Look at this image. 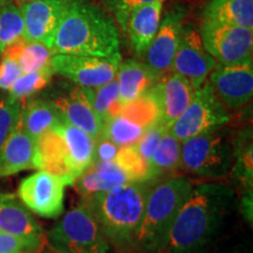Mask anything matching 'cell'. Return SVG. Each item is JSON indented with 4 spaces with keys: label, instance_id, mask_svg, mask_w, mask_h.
Listing matches in <instances>:
<instances>
[{
    "label": "cell",
    "instance_id": "obj_22",
    "mask_svg": "<svg viewBox=\"0 0 253 253\" xmlns=\"http://www.w3.org/2000/svg\"><path fill=\"white\" fill-rule=\"evenodd\" d=\"M128 182L130 181L115 161H94L73 185L77 186L79 194L84 198L99 192L108 191Z\"/></svg>",
    "mask_w": 253,
    "mask_h": 253
},
{
    "label": "cell",
    "instance_id": "obj_16",
    "mask_svg": "<svg viewBox=\"0 0 253 253\" xmlns=\"http://www.w3.org/2000/svg\"><path fill=\"white\" fill-rule=\"evenodd\" d=\"M53 102L58 107L63 121L82 129L95 140L101 137L103 123L93 107L91 88L77 86Z\"/></svg>",
    "mask_w": 253,
    "mask_h": 253
},
{
    "label": "cell",
    "instance_id": "obj_41",
    "mask_svg": "<svg viewBox=\"0 0 253 253\" xmlns=\"http://www.w3.org/2000/svg\"><path fill=\"white\" fill-rule=\"evenodd\" d=\"M230 253H246V252H243V251H238V250H237V251H232V252H230Z\"/></svg>",
    "mask_w": 253,
    "mask_h": 253
},
{
    "label": "cell",
    "instance_id": "obj_29",
    "mask_svg": "<svg viewBox=\"0 0 253 253\" xmlns=\"http://www.w3.org/2000/svg\"><path fill=\"white\" fill-rule=\"evenodd\" d=\"M93 107L102 123L118 116L125 108L120 101L119 84L116 79L102 86L91 88Z\"/></svg>",
    "mask_w": 253,
    "mask_h": 253
},
{
    "label": "cell",
    "instance_id": "obj_12",
    "mask_svg": "<svg viewBox=\"0 0 253 253\" xmlns=\"http://www.w3.org/2000/svg\"><path fill=\"white\" fill-rule=\"evenodd\" d=\"M216 65V59L205 49L197 28L191 25L183 27L170 72L186 78L198 89Z\"/></svg>",
    "mask_w": 253,
    "mask_h": 253
},
{
    "label": "cell",
    "instance_id": "obj_37",
    "mask_svg": "<svg viewBox=\"0 0 253 253\" xmlns=\"http://www.w3.org/2000/svg\"><path fill=\"white\" fill-rule=\"evenodd\" d=\"M119 148L120 147H118L114 142L108 140V138H97L96 143H95L94 161H100V162L114 161L119 151Z\"/></svg>",
    "mask_w": 253,
    "mask_h": 253
},
{
    "label": "cell",
    "instance_id": "obj_19",
    "mask_svg": "<svg viewBox=\"0 0 253 253\" xmlns=\"http://www.w3.org/2000/svg\"><path fill=\"white\" fill-rule=\"evenodd\" d=\"M157 86L162 108V123L170 129L194 99L197 89L188 79L173 72L163 75L158 80Z\"/></svg>",
    "mask_w": 253,
    "mask_h": 253
},
{
    "label": "cell",
    "instance_id": "obj_3",
    "mask_svg": "<svg viewBox=\"0 0 253 253\" xmlns=\"http://www.w3.org/2000/svg\"><path fill=\"white\" fill-rule=\"evenodd\" d=\"M156 181L128 182L108 191L82 198L104 237L119 248L135 245L144 205Z\"/></svg>",
    "mask_w": 253,
    "mask_h": 253
},
{
    "label": "cell",
    "instance_id": "obj_21",
    "mask_svg": "<svg viewBox=\"0 0 253 253\" xmlns=\"http://www.w3.org/2000/svg\"><path fill=\"white\" fill-rule=\"evenodd\" d=\"M115 79L119 84L120 101L125 107L154 87L161 78L147 63L131 59L120 62Z\"/></svg>",
    "mask_w": 253,
    "mask_h": 253
},
{
    "label": "cell",
    "instance_id": "obj_11",
    "mask_svg": "<svg viewBox=\"0 0 253 253\" xmlns=\"http://www.w3.org/2000/svg\"><path fill=\"white\" fill-rule=\"evenodd\" d=\"M66 186L67 183L62 178L39 170L20 182L18 197L31 212L52 219L63 212Z\"/></svg>",
    "mask_w": 253,
    "mask_h": 253
},
{
    "label": "cell",
    "instance_id": "obj_34",
    "mask_svg": "<svg viewBox=\"0 0 253 253\" xmlns=\"http://www.w3.org/2000/svg\"><path fill=\"white\" fill-rule=\"evenodd\" d=\"M168 130H170L168 126H164L162 122H158L153 126H150L148 130H145L144 134L141 136L140 140L134 144L136 150L140 153L141 156L144 158V161L148 162V164H149L150 157L153 155L157 143Z\"/></svg>",
    "mask_w": 253,
    "mask_h": 253
},
{
    "label": "cell",
    "instance_id": "obj_6",
    "mask_svg": "<svg viewBox=\"0 0 253 253\" xmlns=\"http://www.w3.org/2000/svg\"><path fill=\"white\" fill-rule=\"evenodd\" d=\"M232 164V140L223 126L182 141L181 167L186 172L219 179L229 175Z\"/></svg>",
    "mask_w": 253,
    "mask_h": 253
},
{
    "label": "cell",
    "instance_id": "obj_24",
    "mask_svg": "<svg viewBox=\"0 0 253 253\" xmlns=\"http://www.w3.org/2000/svg\"><path fill=\"white\" fill-rule=\"evenodd\" d=\"M203 19L253 30V0H210Z\"/></svg>",
    "mask_w": 253,
    "mask_h": 253
},
{
    "label": "cell",
    "instance_id": "obj_10",
    "mask_svg": "<svg viewBox=\"0 0 253 253\" xmlns=\"http://www.w3.org/2000/svg\"><path fill=\"white\" fill-rule=\"evenodd\" d=\"M121 58H101L82 54H53L50 59L54 74L68 79L79 87L96 88L114 80Z\"/></svg>",
    "mask_w": 253,
    "mask_h": 253
},
{
    "label": "cell",
    "instance_id": "obj_14",
    "mask_svg": "<svg viewBox=\"0 0 253 253\" xmlns=\"http://www.w3.org/2000/svg\"><path fill=\"white\" fill-rule=\"evenodd\" d=\"M184 19L185 11L181 7H173L167 12L164 18L161 19L156 36L145 52V63L160 78L171 69L184 27Z\"/></svg>",
    "mask_w": 253,
    "mask_h": 253
},
{
    "label": "cell",
    "instance_id": "obj_7",
    "mask_svg": "<svg viewBox=\"0 0 253 253\" xmlns=\"http://www.w3.org/2000/svg\"><path fill=\"white\" fill-rule=\"evenodd\" d=\"M53 253H110V243L84 205L69 210L47 233Z\"/></svg>",
    "mask_w": 253,
    "mask_h": 253
},
{
    "label": "cell",
    "instance_id": "obj_30",
    "mask_svg": "<svg viewBox=\"0 0 253 253\" xmlns=\"http://www.w3.org/2000/svg\"><path fill=\"white\" fill-rule=\"evenodd\" d=\"M114 161L125 171L130 182L155 181L151 177L149 164L136 150L134 144L120 147Z\"/></svg>",
    "mask_w": 253,
    "mask_h": 253
},
{
    "label": "cell",
    "instance_id": "obj_42",
    "mask_svg": "<svg viewBox=\"0 0 253 253\" xmlns=\"http://www.w3.org/2000/svg\"><path fill=\"white\" fill-rule=\"evenodd\" d=\"M5 1H7V0H0V4H2V2H5Z\"/></svg>",
    "mask_w": 253,
    "mask_h": 253
},
{
    "label": "cell",
    "instance_id": "obj_17",
    "mask_svg": "<svg viewBox=\"0 0 253 253\" xmlns=\"http://www.w3.org/2000/svg\"><path fill=\"white\" fill-rule=\"evenodd\" d=\"M164 1L166 0H156L132 9L126 19L125 33L135 54L143 56L149 48L161 24Z\"/></svg>",
    "mask_w": 253,
    "mask_h": 253
},
{
    "label": "cell",
    "instance_id": "obj_35",
    "mask_svg": "<svg viewBox=\"0 0 253 253\" xmlns=\"http://www.w3.org/2000/svg\"><path fill=\"white\" fill-rule=\"evenodd\" d=\"M156 0H103L104 6L108 8V11L113 14L115 20L125 32L126 19L132 9L141 7L143 5L151 4Z\"/></svg>",
    "mask_w": 253,
    "mask_h": 253
},
{
    "label": "cell",
    "instance_id": "obj_28",
    "mask_svg": "<svg viewBox=\"0 0 253 253\" xmlns=\"http://www.w3.org/2000/svg\"><path fill=\"white\" fill-rule=\"evenodd\" d=\"M24 34V18L20 8L12 1L0 4V54Z\"/></svg>",
    "mask_w": 253,
    "mask_h": 253
},
{
    "label": "cell",
    "instance_id": "obj_38",
    "mask_svg": "<svg viewBox=\"0 0 253 253\" xmlns=\"http://www.w3.org/2000/svg\"><path fill=\"white\" fill-rule=\"evenodd\" d=\"M253 189L245 190L244 195L242 196V199H240L239 203V209L240 212L243 213V216L245 217V219L250 221V225H252V203H253Z\"/></svg>",
    "mask_w": 253,
    "mask_h": 253
},
{
    "label": "cell",
    "instance_id": "obj_43",
    "mask_svg": "<svg viewBox=\"0 0 253 253\" xmlns=\"http://www.w3.org/2000/svg\"><path fill=\"white\" fill-rule=\"evenodd\" d=\"M155 253H164L163 251H158V252H155ZM170 253H171V252H170Z\"/></svg>",
    "mask_w": 253,
    "mask_h": 253
},
{
    "label": "cell",
    "instance_id": "obj_1",
    "mask_svg": "<svg viewBox=\"0 0 253 253\" xmlns=\"http://www.w3.org/2000/svg\"><path fill=\"white\" fill-rule=\"evenodd\" d=\"M236 204V194L230 186L218 183L194 186L173 221L167 248L171 253H205Z\"/></svg>",
    "mask_w": 253,
    "mask_h": 253
},
{
    "label": "cell",
    "instance_id": "obj_32",
    "mask_svg": "<svg viewBox=\"0 0 253 253\" xmlns=\"http://www.w3.org/2000/svg\"><path fill=\"white\" fill-rule=\"evenodd\" d=\"M21 113V101L8 96L0 101V150L17 126Z\"/></svg>",
    "mask_w": 253,
    "mask_h": 253
},
{
    "label": "cell",
    "instance_id": "obj_23",
    "mask_svg": "<svg viewBox=\"0 0 253 253\" xmlns=\"http://www.w3.org/2000/svg\"><path fill=\"white\" fill-rule=\"evenodd\" d=\"M62 121L61 114L53 101L38 99L30 101L25 107L21 106L19 125L36 140Z\"/></svg>",
    "mask_w": 253,
    "mask_h": 253
},
{
    "label": "cell",
    "instance_id": "obj_26",
    "mask_svg": "<svg viewBox=\"0 0 253 253\" xmlns=\"http://www.w3.org/2000/svg\"><path fill=\"white\" fill-rule=\"evenodd\" d=\"M181 143L170 130L162 136L149 161L151 177L155 181L181 167Z\"/></svg>",
    "mask_w": 253,
    "mask_h": 253
},
{
    "label": "cell",
    "instance_id": "obj_18",
    "mask_svg": "<svg viewBox=\"0 0 253 253\" xmlns=\"http://www.w3.org/2000/svg\"><path fill=\"white\" fill-rule=\"evenodd\" d=\"M0 232L20 238L45 239L39 221L14 194H0Z\"/></svg>",
    "mask_w": 253,
    "mask_h": 253
},
{
    "label": "cell",
    "instance_id": "obj_27",
    "mask_svg": "<svg viewBox=\"0 0 253 253\" xmlns=\"http://www.w3.org/2000/svg\"><path fill=\"white\" fill-rule=\"evenodd\" d=\"M1 54L17 59L24 74V73L37 72L48 66L53 56V52L43 43L26 42L20 39L13 45L7 47Z\"/></svg>",
    "mask_w": 253,
    "mask_h": 253
},
{
    "label": "cell",
    "instance_id": "obj_5",
    "mask_svg": "<svg viewBox=\"0 0 253 253\" xmlns=\"http://www.w3.org/2000/svg\"><path fill=\"white\" fill-rule=\"evenodd\" d=\"M192 188V182L184 176H172L155 183L145 202L135 246L149 253L167 249L173 221Z\"/></svg>",
    "mask_w": 253,
    "mask_h": 253
},
{
    "label": "cell",
    "instance_id": "obj_2",
    "mask_svg": "<svg viewBox=\"0 0 253 253\" xmlns=\"http://www.w3.org/2000/svg\"><path fill=\"white\" fill-rule=\"evenodd\" d=\"M50 49L53 54L121 58L118 26L89 0H66Z\"/></svg>",
    "mask_w": 253,
    "mask_h": 253
},
{
    "label": "cell",
    "instance_id": "obj_40",
    "mask_svg": "<svg viewBox=\"0 0 253 253\" xmlns=\"http://www.w3.org/2000/svg\"><path fill=\"white\" fill-rule=\"evenodd\" d=\"M13 253H39V252H34V251H27V250H24V251H17Z\"/></svg>",
    "mask_w": 253,
    "mask_h": 253
},
{
    "label": "cell",
    "instance_id": "obj_31",
    "mask_svg": "<svg viewBox=\"0 0 253 253\" xmlns=\"http://www.w3.org/2000/svg\"><path fill=\"white\" fill-rule=\"evenodd\" d=\"M53 75H54V71H53L50 63L37 72L24 73L14 82L13 86L8 89L9 96L20 101L26 99V97H30L39 90L43 89L49 84V81L52 80Z\"/></svg>",
    "mask_w": 253,
    "mask_h": 253
},
{
    "label": "cell",
    "instance_id": "obj_13",
    "mask_svg": "<svg viewBox=\"0 0 253 253\" xmlns=\"http://www.w3.org/2000/svg\"><path fill=\"white\" fill-rule=\"evenodd\" d=\"M217 96L229 109H238L245 106L253 95V63L224 66L217 62L209 74Z\"/></svg>",
    "mask_w": 253,
    "mask_h": 253
},
{
    "label": "cell",
    "instance_id": "obj_4",
    "mask_svg": "<svg viewBox=\"0 0 253 253\" xmlns=\"http://www.w3.org/2000/svg\"><path fill=\"white\" fill-rule=\"evenodd\" d=\"M96 140L62 121L37 138L34 167L73 185L94 162Z\"/></svg>",
    "mask_w": 253,
    "mask_h": 253
},
{
    "label": "cell",
    "instance_id": "obj_15",
    "mask_svg": "<svg viewBox=\"0 0 253 253\" xmlns=\"http://www.w3.org/2000/svg\"><path fill=\"white\" fill-rule=\"evenodd\" d=\"M66 0H39L19 5L24 18L23 40L52 48L53 38Z\"/></svg>",
    "mask_w": 253,
    "mask_h": 253
},
{
    "label": "cell",
    "instance_id": "obj_8",
    "mask_svg": "<svg viewBox=\"0 0 253 253\" xmlns=\"http://www.w3.org/2000/svg\"><path fill=\"white\" fill-rule=\"evenodd\" d=\"M230 121L226 107L217 96L209 79L196 90V94L170 131L179 141L225 126Z\"/></svg>",
    "mask_w": 253,
    "mask_h": 253
},
{
    "label": "cell",
    "instance_id": "obj_25",
    "mask_svg": "<svg viewBox=\"0 0 253 253\" xmlns=\"http://www.w3.org/2000/svg\"><path fill=\"white\" fill-rule=\"evenodd\" d=\"M233 164L232 171L236 181L245 190L253 189V140L252 128L242 129L232 140Z\"/></svg>",
    "mask_w": 253,
    "mask_h": 253
},
{
    "label": "cell",
    "instance_id": "obj_39",
    "mask_svg": "<svg viewBox=\"0 0 253 253\" xmlns=\"http://www.w3.org/2000/svg\"><path fill=\"white\" fill-rule=\"evenodd\" d=\"M19 5H23V4H27V2H34V1H39V0H15Z\"/></svg>",
    "mask_w": 253,
    "mask_h": 253
},
{
    "label": "cell",
    "instance_id": "obj_9",
    "mask_svg": "<svg viewBox=\"0 0 253 253\" xmlns=\"http://www.w3.org/2000/svg\"><path fill=\"white\" fill-rule=\"evenodd\" d=\"M205 49L224 66L252 61L253 30L203 19L199 28Z\"/></svg>",
    "mask_w": 253,
    "mask_h": 253
},
{
    "label": "cell",
    "instance_id": "obj_33",
    "mask_svg": "<svg viewBox=\"0 0 253 253\" xmlns=\"http://www.w3.org/2000/svg\"><path fill=\"white\" fill-rule=\"evenodd\" d=\"M45 243V239L20 238V237L0 232V253H13L17 251H24V250L40 252Z\"/></svg>",
    "mask_w": 253,
    "mask_h": 253
},
{
    "label": "cell",
    "instance_id": "obj_20",
    "mask_svg": "<svg viewBox=\"0 0 253 253\" xmlns=\"http://www.w3.org/2000/svg\"><path fill=\"white\" fill-rule=\"evenodd\" d=\"M36 149L37 140L28 135L18 122L0 150V177L36 169Z\"/></svg>",
    "mask_w": 253,
    "mask_h": 253
},
{
    "label": "cell",
    "instance_id": "obj_44",
    "mask_svg": "<svg viewBox=\"0 0 253 253\" xmlns=\"http://www.w3.org/2000/svg\"><path fill=\"white\" fill-rule=\"evenodd\" d=\"M47 253H53V252H47Z\"/></svg>",
    "mask_w": 253,
    "mask_h": 253
},
{
    "label": "cell",
    "instance_id": "obj_36",
    "mask_svg": "<svg viewBox=\"0 0 253 253\" xmlns=\"http://www.w3.org/2000/svg\"><path fill=\"white\" fill-rule=\"evenodd\" d=\"M21 74L23 72L17 59L2 54V59L0 61V89L8 90L21 77Z\"/></svg>",
    "mask_w": 253,
    "mask_h": 253
}]
</instances>
